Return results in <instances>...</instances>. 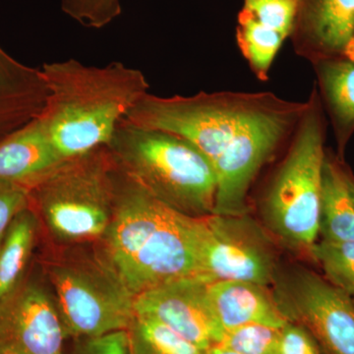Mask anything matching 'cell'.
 <instances>
[{
    "label": "cell",
    "mask_w": 354,
    "mask_h": 354,
    "mask_svg": "<svg viewBox=\"0 0 354 354\" xmlns=\"http://www.w3.org/2000/svg\"><path fill=\"white\" fill-rule=\"evenodd\" d=\"M114 169L108 147L64 160L30 189V206L62 241L104 237L115 207Z\"/></svg>",
    "instance_id": "5b68a950"
},
{
    "label": "cell",
    "mask_w": 354,
    "mask_h": 354,
    "mask_svg": "<svg viewBox=\"0 0 354 354\" xmlns=\"http://www.w3.org/2000/svg\"><path fill=\"white\" fill-rule=\"evenodd\" d=\"M204 354H239L232 349L225 348V346H221V344H215L211 348L205 351Z\"/></svg>",
    "instance_id": "83f0119b"
},
{
    "label": "cell",
    "mask_w": 354,
    "mask_h": 354,
    "mask_svg": "<svg viewBox=\"0 0 354 354\" xmlns=\"http://www.w3.org/2000/svg\"><path fill=\"white\" fill-rule=\"evenodd\" d=\"M64 162L39 116L0 141V181L29 191Z\"/></svg>",
    "instance_id": "4fadbf2b"
},
{
    "label": "cell",
    "mask_w": 354,
    "mask_h": 354,
    "mask_svg": "<svg viewBox=\"0 0 354 354\" xmlns=\"http://www.w3.org/2000/svg\"><path fill=\"white\" fill-rule=\"evenodd\" d=\"M38 218L31 206L14 218L0 244V301L24 279L36 239Z\"/></svg>",
    "instance_id": "ac0fdd59"
},
{
    "label": "cell",
    "mask_w": 354,
    "mask_h": 354,
    "mask_svg": "<svg viewBox=\"0 0 354 354\" xmlns=\"http://www.w3.org/2000/svg\"><path fill=\"white\" fill-rule=\"evenodd\" d=\"M344 57L349 58V59L354 60V37L349 43L348 48H346Z\"/></svg>",
    "instance_id": "f1b7e54d"
},
{
    "label": "cell",
    "mask_w": 354,
    "mask_h": 354,
    "mask_svg": "<svg viewBox=\"0 0 354 354\" xmlns=\"http://www.w3.org/2000/svg\"><path fill=\"white\" fill-rule=\"evenodd\" d=\"M127 333L130 354L205 353V351L152 317L135 314Z\"/></svg>",
    "instance_id": "d6986e66"
},
{
    "label": "cell",
    "mask_w": 354,
    "mask_h": 354,
    "mask_svg": "<svg viewBox=\"0 0 354 354\" xmlns=\"http://www.w3.org/2000/svg\"><path fill=\"white\" fill-rule=\"evenodd\" d=\"M313 64L324 104L342 151L354 133V60L330 57Z\"/></svg>",
    "instance_id": "2e32d148"
},
{
    "label": "cell",
    "mask_w": 354,
    "mask_h": 354,
    "mask_svg": "<svg viewBox=\"0 0 354 354\" xmlns=\"http://www.w3.org/2000/svg\"><path fill=\"white\" fill-rule=\"evenodd\" d=\"M306 102L272 93H199L190 97L146 94L127 120L191 142L215 169V215L243 216L251 184L293 135Z\"/></svg>",
    "instance_id": "6da1fadb"
},
{
    "label": "cell",
    "mask_w": 354,
    "mask_h": 354,
    "mask_svg": "<svg viewBox=\"0 0 354 354\" xmlns=\"http://www.w3.org/2000/svg\"><path fill=\"white\" fill-rule=\"evenodd\" d=\"M208 295L225 333L249 324L283 329L290 321L265 286L247 281H212L208 283Z\"/></svg>",
    "instance_id": "9a60e30c"
},
{
    "label": "cell",
    "mask_w": 354,
    "mask_h": 354,
    "mask_svg": "<svg viewBox=\"0 0 354 354\" xmlns=\"http://www.w3.org/2000/svg\"><path fill=\"white\" fill-rule=\"evenodd\" d=\"M310 251L322 267L326 281L354 297V241L322 239Z\"/></svg>",
    "instance_id": "44dd1931"
},
{
    "label": "cell",
    "mask_w": 354,
    "mask_h": 354,
    "mask_svg": "<svg viewBox=\"0 0 354 354\" xmlns=\"http://www.w3.org/2000/svg\"><path fill=\"white\" fill-rule=\"evenodd\" d=\"M279 354H323L313 335L299 323L290 321L279 334Z\"/></svg>",
    "instance_id": "484cf974"
},
{
    "label": "cell",
    "mask_w": 354,
    "mask_h": 354,
    "mask_svg": "<svg viewBox=\"0 0 354 354\" xmlns=\"http://www.w3.org/2000/svg\"><path fill=\"white\" fill-rule=\"evenodd\" d=\"M106 147L115 167L158 201L193 218L213 215L215 169L191 142L123 118Z\"/></svg>",
    "instance_id": "277c9868"
},
{
    "label": "cell",
    "mask_w": 354,
    "mask_h": 354,
    "mask_svg": "<svg viewBox=\"0 0 354 354\" xmlns=\"http://www.w3.org/2000/svg\"><path fill=\"white\" fill-rule=\"evenodd\" d=\"M48 95L41 70L23 64L0 46V141L38 118Z\"/></svg>",
    "instance_id": "5bb4252c"
},
{
    "label": "cell",
    "mask_w": 354,
    "mask_h": 354,
    "mask_svg": "<svg viewBox=\"0 0 354 354\" xmlns=\"http://www.w3.org/2000/svg\"><path fill=\"white\" fill-rule=\"evenodd\" d=\"M65 330L43 286L23 279L0 301V353L62 354Z\"/></svg>",
    "instance_id": "30bf717a"
},
{
    "label": "cell",
    "mask_w": 354,
    "mask_h": 354,
    "mask_svg": "<svg viewBox=\"0 0 354 354\" xmlns=\"http://www.w3.org/2000/svg\"><path fill=\"white\" fill-rule=\"evenodd\" d=\"M115 207L104 257L134 297L184 278H202L197 218L179 213L115 167ZM203 279V278H202Z\"/></svg>",
    "instance_id": "7a4b0ae2"
},
{
    "label": "cell",
    "mask_w": 354,
    "mask_h": 354,
    "mask_svg": "<svg viewBox=\"0 0 354 354\" xmlns=\"http://www.w3.org/2000/svg\"><path fill=\"white\" fill-rule=\"evenodd\" d=\"M209 283L193 277L144 291L134 298L135 314L157 319L207 351L220 344L225 335L209 302Z\"/></svg>",
    "instance_id": "8fae6325"
},
{
    "label": "cell",
    "mask_w": 354,
    "mask_h": 354,
    "mask_svg": "<svg viewBox=\"0 0 354 354\" xmlns=\"http://www.w3.org/2000/svg\"><path fill=\"white\" fill-rule=\"evenodd\" d=\"M298 0H244L243 10L261 24L288 38L297 19Z\"/></svg>",
    "instance_id": "603a6c76"
},
{
    "label": "cell",
    "mask_w": 354,
    "mask_h": 354,
    "mask_svg": "<svg viewBox=\"0 0 354 354\" xmlns=\"http://www.w3.org/2000/svg\"><path fill=\"white\" fill-rule=\"evenodd\" d=\"M198 257L203 279L237 281L267 286L274 261L267 247L242 216L197 218Z\"/></svg>",
    "instance_id": "ba28073f"
},
{
    "label": "cell",
    "mask_w": 354,
    "mask_h": 354,
    "mask_svg": "<svg viewBox=\"0 0 354 354\" xmlns=\"http://www.w3.org/2000/svg\"><path fill=\"white\" fill-rule=\"evenodd\" d=\"M236 39L244 57L260 80H267L270 68L285 37L261 24L242 9L239 16Z\"/></svg>",
    "instance_id": "ffe728a7"
},
{
    "label": "cell",
    "mask_w": 354,
    "mask_h": 354,
    "mask_svg": "<svg viewBox=\"0 0 354 354\" xmlns=\"http://www.w3.org/2000/svg\"><path fill=\"white\" fill-rule=\"evenodd\" d=\"M319 234L327 241H354V199L348 169L327 153L323 167Z\"/></svg>",
    "instance_id": "e0dca14e"
},
{
    "label": "cell",
    "mask_w": 354,
    "mask_h": 354,
    "mask_svg": "<svg viewBox=\"0 0 354 354\" xmlns=\"http://www.w3.org/2000/svg\"><path fill=\"white\" fill-rule=\"evenodd\" d=\"M348 180L349 184V188H351V194H353L354 199V176L351 174V171H348Z\"/></svg>",
    "instance_id": "f546056e"
},
{
    "label": "cell",
    "mask_w": 354,
    "mask_h": 354,
    "mask_svg": "<svg viewBox=\"0 0 354 354\" xmlns=\"http://www.w3.org/2000/svg\"><path fill=\"white\" fill-rule=\"evenodd\" d=\"M281 306L309 330L324 354H354V300L348 293L304 271L291 281Z\"/></svg>",
    "instance_id": "9c48e42d"
},
{
    "label": "cell",
    "mask_w": 354,
    "mask_h": 354,
    "mask_svg": "<svg viewBox=\"0 0 354 354\" xmlns=\"http://www.w3.org/2000/svg\"><path fill=\"white\" fill-rule=\"evenodd\" d=\"M50 279L66 337H101L131 324L135 297L106 257L60 261L50 268Z\"/></svg>",
    "instance_id": "52a82bcc"
},
{
    "label": "cell",
    "mask_w": 354,
    "mask_h": 354,
    "mask_svg": "<svg viewBox=\"0 0 354 354\" xmlns=\"http://www.w3.org/2000/svg\"><path fill=\"white\" fill-rule=\"evenodd\" d=\"M281 329L249 324L225 333L221 346L239 354H279Z\"/></svg>",
    "instance_id": "7402d4cb"
},
{
    "label": "cell",
    "mask_w": 354,
    "mask_h": 354,
    "mask_svg": "<svg viewBox=\"0 0 354 354\" xmlns=\"http://www.w3.org/2000/svg\"><path fill=\"white\" fill-rule=\"evenodd\" d=\"M41 70L48 95L39 116L64 160L108 146L118 123L150 88L140 70L121 62L88 66L71 58Z\"/></svg>",
    "instance_id": "3957f363"
},
{
    "label": "cell",
    "mask_w": 354,
    "mask_h": 354,
    "mask_svg": "<svg viewBox=\"0 0 354 354\" xmlns=\"http://www.w3.org/2000/svg\"><path fill=\"white\" fill-rule=\"evenodd\" d=\"M325 135L322 102L315 88L264 201L272 230L290 243L309 249L320 230Z\"/></svg>",
    "instance_id": "8992f818"
},
{
    "label": "cell",
    "mask_w": 354,
    "mask_h": 354,
    "mask_svg": "<svg viewBox=\"0 0 354 354\" xmlns=\"http://www.w3.org/2000/svg\"><path fill=\"white\" fill-rule=\"evenodd\" d=\"M62 11L84 27L101 29L121 14L120 0H60Z\"/></svg>",
    "instance_id": "cb8c5ba5"
},
{
    "label": "cell",
    "mask_w": 354,
    "mask_h": 354,
    "mask_svg": "<svg viewBox=\"0 0 354 354\" xmlns=\"http://www.w3.org/2000/svg\"><path fill=\"white\" fill-rule=\"evenodd\" d=\"M353 300H354V297H353Z\"/></svg>",
    "instance_id": "1f68e13d"
},
{
    "label": "cell",
    "mask_w": 354,
    "mask_h": 354,
    "mask_svg": "<svg viewBox=\"0 0 354 354\" xmlns=\"http://www.w3.org/2000/svg\"><path fill=\"white\" fill-rule=\"evenodd\" d=\"M0 354H17V353H0Z\"/></svg>",
    "instance_id": "4dcf8cb0"
},
{
    "label": "cell",
    "mask_w": 354,
    "mask_h": 354,
    "mask_svg": "<svg viewBox=\"0 0 354 354\" xmlns=\"http://www.w3.org/2000/svg\"><path fill=\"white\" fill-rule=\"evenodd\" d=\"M30 206V191L18 184L0 181V244L16 216Z\"/></svg>",
    "instance_id": "d4e9b609"
},
{
    "label": "cell",
    "mask_w": 354,
    "mask_h": 354,
    "mask_svg": "<svg viewBox=\"0 0 354 354\" xmlns=\"http://www.w3.org/2000/svg\"><path fill=\"white\" fill-rule=\"evenodd\" d=\"M295 48L316 62L344 57L354 37V0H298Z\"/></svg>",
    "instance_id": "7c38bea8"
},
{
    "label": "cell",
    "mask_w": 354,
    "mask_h": 354,
    "mask_svg": "<svg viewBox=\"0 0 354 354\" xmlns=\"http://www.w3.org/2000/svg\"><path fill=\"white\" fill-rule=\"evenodd\" d=\"M73 354H130L127 330L79 339Z\"/></svg>",
    "instance_id": "4316f807"
}]
</instances>
